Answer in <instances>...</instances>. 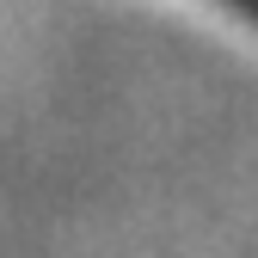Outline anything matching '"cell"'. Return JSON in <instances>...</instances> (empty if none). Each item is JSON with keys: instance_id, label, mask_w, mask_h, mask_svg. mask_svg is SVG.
<instances>
[{"instance_id": "obj_1", "label": "cell", "mask_w": 258, "mask_h": 258, "mask_svg": "<svg viewBox=\"0 0 258 258\" xmlns=\"http://www.w3.org/2000/svg\"><path fill=\"white\" fill-rule=\"evenodd\" d=\"M221 7H228V13H240V19H252V25H258V0H221Z\"/></svg>"}]
</instances>
